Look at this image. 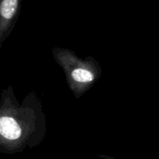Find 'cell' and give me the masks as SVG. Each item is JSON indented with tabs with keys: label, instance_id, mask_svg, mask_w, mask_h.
Listing matches in <instances>:
<instances>
[{
	"label": "cell",
	"instance_id": "3957f363",
	"mask_svg": "<svg viewBox=\"0 0 159 159\" xmlns=\"http://www.w3.org/2000/svg\"><path fill=\"white\" fill-rule=\"evenodd\" d=\"M71 76L74 80L79 82H91L93 79V75L90 71L85 69H81V68L74 70Z\"/></svg>",
	"mask_w": 159,
	"mask_h": 159
},
{
	"label": "cell",
	"instance_id": "6da1fadb",
	"mask_svg": "<svg viewBox=\"0 0 159 159\" xmlns=\"http://www.w3.org/2000/svg\"><path fill=\"white\" fill-rule=\"evenodd\" d=\"M21 135V129L11 116H0V137L7 141H16Z\"/></svg>",
	"mask_w": 159,
	"mask_h": 159
},
{
	"label": "cell",
	"instance_id": "7a4b0ae2",
	"mask_svg": "<svg viewBox=\"0 0 159 159\" xmlns=\"http://www.w3.org/2000/svg\"><path fill=\"white\" fill-rule=\"evenodd\" d=\"M19 0H0V19L11 20L16 12Z\"/></svg>",
	"mask_w": 159,
	"mask_h": 159
}]
</instances>
